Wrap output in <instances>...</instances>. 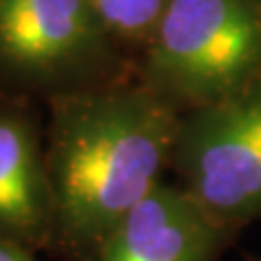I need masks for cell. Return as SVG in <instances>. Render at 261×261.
<instances>
[{
	"label": "cell",
	"instance_id": "ba28073f",
	"mask_svg": "<svg viewBox=\"0 0 261 261\" xmlns=\"http://www.w3.org/2000/svg\"><path fill=\"white\" fill-rule=\"evenodd\" d=\"M35 252L11 240L0 238V261H35Z\"/></svg>",
	"mask_w": 261,
	"mask_h": 261
},
{
	"label": "cell",
	"instance_id": "277c9868",
	"mask_svg": "<svg viewBox=\"0 0 261 261\" xmlns=\"http://www.w3.org/2000/svg\"><path fill=\"white\" fill-rule=\"evenodd\" d=\"M170 170L224 226L261 220V83L183 111Z\"/></svg>",
	"mask_w": 261,
	"mask_h": 261
},
{
	"label": "cell",
	"instance_id": "3957f363",
	"mask_svg": "<svg viewBox=\"0 0 261 261\" xmlns=\"http://www.w3.org/2000/svg\"><path fill=\"white\" fill-rule=\"evenodd\" d=\"M87 0H0V96H55L133 76Z\"/></svg>",
	"mask_w": 261,
	"mask_h": 261
},
{
	"label": "cell",
	"instance_id": "52a82bcc",
	"mask_svg": "<svg viewBox=\"0 0 261 261\" xmlns=\"http://www.w3.org/2000/svg\"><path fill=\"white\" fill-rule=\"evenodd\" d=\"M107 35L130 59H137L157 33L170 0H87Z\"/></svg>",
	"mask_w": 261,
	"mask_h": 261
},
{
	"label": "cell",
	"instance_id": "6da1fadb",
	"mask_svg": "<svg viewBox=\"0 0 261 261\" xmlns=\"http://www.w3.org/2000/svg\"><path fill=\"white\" fill-rule=\"evenodd\" d=\"M44 152L55 202L53 250L92 261L172 168L178 113L137 76L46 102Z\"/></svg>",
	"mask_w": 261,
	"mask_h": 261
},
{
	"label": "cell",
	"instance_id": "9c48e42d",
	"mask_svg": "<svg viewBox=\"0 0 261 261\" xmlns=\"http://www.w3.org/2000/svg\"><path fill=\"white\" fill-rule=\"evenodd\" d=\"M248 261H261V259H252V257H248Z\"/></svg>",
	"mask_w": 261,
	"mask_h": 261
},
{
	"label": "cell",
	"instance_id": "8992f818",
	"mask_svg": "<svg viewBox=\"0 0 261 261\" xmlns=\"http://www.w3.org/2000/svg\"><path fill=\"white\" fill-rule=\"evenodd\" d=\"M55 202L35 100L0 96V238L29 250L53 246Z\"/></svg>",
	"mask_w": 261,
	"mask_h": 261
},
{
	"label": "cell",
	"instance_id": "7a4b0ae2",
	"mask_svg": "<svg viewBox=\"0 0 261 261\" xmlns=\"http://www.w3.org/2000/svg\"><path fill=\"white\" fill-rule=\"evenodd\" d=\"M133 72L178 113L261 83V0H170Z\"/></svg>",
	"mask_w": 261,
	"mask_h": 261
},
{
	"label": "cell",
	"instance_id": "5b68a950",
	"mask_svg": "<svg viewBox=\"0 0 261 261\" xmlns=\"http://www.w3.org/2000/svg\"><path fill=\"white\" fill-rule=\"evenodd\" d=\"M240 231L161 181L109 233L92 261H218Z\"/></svg>",
	"mask_w": 261,
	"mask_h": 261
}]
</instances>
